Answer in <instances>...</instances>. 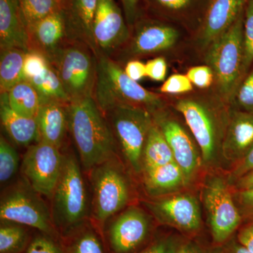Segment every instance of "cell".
Returning a JSON list of instances; mask_svg holds the SVG:
<instances>
[{"mask_svg":"<svg viewBox=\"0 0 253 253\" xmlns=\"http://www.w3.org/2000/svg\"><path fill=\"white\" fill-rule=\"evenodd\" d=\"M174 108L183 118L199 146L202 164L217 167L224 160L222 146L230 116L231 106L215 91L212 94L179 98Z\"/></svg>","mask_w":253,"mask_h":253,"instance_id":"1","label":"cell"},{"mask_svg":"<svg viewBox=\"0 0 253 253\" xmlns=\"http://www.w3.org/2000/svg\"><path fill=\"white\" fill-rule=\"evenodd\" d=\"M70 134L86 170L115 156L116 144L109 121L93 96L73 100L68 104Z\"/></svg>","mask_w":253,"mask_h":253,"instance_id":"2","label":"cell"},{"mask_svg":"<svg viewBox=\"0 0 253 253\" xmlns=\"http://www.w3.org/2000/svg\"><path fill=\"white\" fill-rule=\"evenodd\" d=\"M96 64L94 98L106 113L119 106L142 107L154 113L166 107L162 96L147 90L126 76L124 68L112 58L99 54Z\"/></svg>","mask_w":253,"mask_h":253,"instance_id":"3","label":"cell"},{"mask_svg":"<svg viewBox=\"0 0 253 253\" xmlns=\"http://www.w3.org/2000/svg\"><path fill=\"white\" fill-rule=\"evenodd\" d=\"M244 14L245 11L205 50L206 65L214 73V91L229 105L238 86L250 71L246 63Z\"/></svg>","mask_w":253,"mask_h":253,"instance_id":"4","label":"cell"},{"mask_svg":"<svg viewBox=\"0 0 253 253\" xmlns=\"http://www.w3.org/2000/svg\"><path fill=\"white\" fill-rule=\"evenodd\" d=\"M51 214L63 236L79 227L87 217V191L81 166L72 154L64 156L62 171L52 197Z\"/></svg>","mask_w":253,"mask_h":253,"instance_id":"5","label":"cell"},{"mask_svg":"<svg viewBox=\"0 0 253 253\" xmlns=\"http://www.w3.org/2000/svg\"><path fill=\"white\" fill-rule=\"evenodd\" d=\"M71 101L93 96L97 56L84 43L73 41L49 61Z\"/></svg>","mask_w":253,"mask_h":253,"instance_id":"6","label":"cell"},{"mask_svg":"<svg viewBox=\"0 0 253 253\" xmlns=\"http://www.w3.org/2000/svg\"><path fill=\"white\" fill-rule=\"evenodd\" d=\"M104 115L126 161L134 172H141L145 144L154 123L152 113L144 108L125 105Z\"/></svg>","mask_w":253,"mask_h":253,"instance_id":"7","label":"cell"},{"mask_svg":"<svg viewBox=\"0 0 253 253\" xmlns=\"http://www.w3.org/2000/svg\"><path fill=\"white\" fill-rule=\"evenodd\" d=\"M26 179L10 187L1 197L0 204L1 221H9L36 229L59 239L51 211Z\"/></svg>","mask_w":253,"mask_h":253,"instance_id":"8","label":"cell"},{"mask_svg":"<svg viewBox=\"0 0 253 253\" xmlns=\"http://www.w3.org/2000/svg\"><path fill=\"white\" fill-rule=\"evenodd\" d=\"M203 200L213 244L222 246L234 236L242 221L227 181L220 176H209L205 181Z\"/></svg>","mask_w":253,"mask_h":253,"instance_id":"9","label":"cell"},{"mask_svg":"<svg viewBox=\"0 0 253 253\" xmlns=\"http://www.w3.org/2000/svg\"><path fill=\"white\" fill-rule=\"evenodd\" d=\"M91 184L93 216L104 224L127 204L129 185L113 158L91 169Z\"/></svg>","mask_w":253,"mask_h":253,"instance_id":"10","label":"cell"},{"mask_svg":"<svg viewBox=\"0 0 253 253\" xmlns=\"http://www.w3.org/2000/svg\"><path fill=\"white\" fill-rule=\"evenodd\" d=\"M130 31V39L112 57L118 63L167 51L181 37L180 32L170 23L146 14L137 20Z\"/></svg>","mask_w":253,"mask_h":253,"instance_id":"11","label":"cell"},{"mask_svg":"<svg viewBox=\"0 0 253 253\" xmlns=\"http://www.w3.org/2000/svg\"><path fill=\"white\" fill-rule=\"evenodd\" d=\"M64 156L56 146L39 141L28 146L23 156L25 179L37 192L51 199L61 176Z\"/></svg>","mask_w":253,"mask_h":253,"instance_id":"12","label":"cell"},{"mask_svg":"<svg viewBox=\"0 0 253 253\" xmlns=\"http://www.w3.org/2000/svg\"><path fill=\"white\" fill-rule=\"evenodd\" d=\"M154 122L159 126L170 146L174 161L182 169L186 182L194 177L202 165L199 146L191 131L169 111L163 108L152 113Z\"/></svg>","mask_w":253,"mask_h":253,"instance_id":"13","label":"cell"},{"mask_svg":"<svg viewBox=\"0 0 253 253\" xmlns=\"http://www.w3.org/2000/svg\"><path fill=\"white\" fill-rule=\"evenodd\" d=\"M97 54L112 58L130 39L131 31L115 0H99L92 29Z\"/></svg>","mask_w":253,"mask_h":253,"instance_id":"14","label":"cell"},{"mask_svg":"<svg viewBox=\"0 0 253 253\" xmlns=\"http://www.w3.org/2000/svg\"><path fill=\"white\" fill-rule=\"evenodd\" d=\"M146 205L161 224L174 228L186 235H195L202 227L201 208L193 195H174Z\"/></svg>","mask_w":253,"mask_h":253,"instance_id":"15","label":"cell"},{"mask_svg":"<svg viewBox=\"0 0 253 253\" xmlns=\"http://www.w3.org/2000/svg\"><path fill=\"white\" fill-rule=\"evenodd\" d=\"M149 216L140 208L130 207L113 221L108 229V243L113 253H136L149 239Z\"/></svg>","mask_w":253,"mask_h":253,"instance_id":"16","label":"cell"},{"mask_svg":"<svg viewBox=\"0 0 253 253\" xmlns=\"http://www.w3.org/2000/svg\"><path fill=\"white\" fill-rule=\"evenodd\" d=\"M249 0H209L198 29L197 44L206 50L234 24L245 11Z\"/></svg>","mask_w":253,"mask_h":253,"instance_id":"17","label":"cell"},{"mask_svg":"<svg viewBox=\"0 0 253 253\" xmlns=\"http://www.w3.org/2000/svg\"><path fill=\"white\" fill-rule=\"evenodd\" d=\"M29 51L44 54L49 61L73 39L68 31L63 11L40 20L28 27Z\"/></svg>","mask_w":253,"mask_h":253,"instance_id":"18","label":"cell"},{"mask_svg":"<svg viewBox=\"0 0 253 253\" xmlns=\"http://www.w3.org/2000/svg\"><path fill=\"white\" fill-rule=\"evenodd\" d=\"M151 16L199 29L209 0H144Z\"/></svg>","mask_w":253,"mask_h":253,"instance_id":"19","label":"cell"},{"mask_svg":"<svg viewBox=\"0 0 253 253\" xmlns=\"http://www.w3.org/2000/svg\"><path fill=\"white\" fill-rule=\"evenodd\" d=\"M253 146V114L231 107L222 146L227 163H238Z\"/></svg>","mask_w":253,"mask_h":253,"instance_id":"20","label":"cell"},{"mask_svg":"<svg viewBox=\"0 0 253 253\" xmlns=\"http://www.w3.org/2000/svg\"><path fill=\"white\" fill-rule=\"evenodd\" d=\"M29 51V34L19 0H0V49Z\"/></svg>","mask_w":253,"mask_h":253,"instance_id":"21","label":"cell"},{"mask_svg":"<svg viewBox=\"0 0 253 253\" xmlns=\"http://www.w3.org/2000/svg\"><path fill=\"white\" fill-rule=\"evenodd\" d=\"M98 1L99 0H66L63 9L71 36L89 46L96 55L92 29Z\"/></svg>","mask_w":253,"mask_h":253,"instance_id":"22","label":"cell"},{"mask_svg":"<svg viewBox=\"0 0 253 253\" xmlns=\"http://www.w3.org/2000/svg\"><path fill=\"white\" fill-rule=\"evenodd\" d=\"M68 103L48 102L41 104L36 121L41 140L61 149L68 127Z\"/></svg>","mask_w":253,"mask_h":253,"instance_id":"23","label":"cell"},{"mask_svg":"<svg viewBox=\"0 0 253 253\" xmlns=\"http://www.w3.org/2000/svg\"><path fill=\"white\" fill-rule=\"evenodd\" d=\"M0 117L5 131L16 144L28 147L41 141L36 118L23 116L11 109L6 93L0 95Z\"/></svg>","mask_w":253,"mask_h":253,"instance_id":"24","label":"cell"},{"mask_svg":"<svg viewBox=\"0 0 253 253\" xmlns=\"http://www.w3.org/2000/svg\"><path fill=\"white\" fill-rule=\"evenodd\" d=\"M144 184L151 196L170 194L186 186L185 176L176 162L145 170Z\"/></svg>","mask_w":253,"mask_h":253,"instance_id":"25","label":"cell"},{"mask_svg":"<svg viewBox=\"0 0 253 253\" xmlns=\"http://www.w3.org/2000/svg\"><path fill=\"white\" fill-rule=\"evenodd\" d=\"M172 162L175 161L172 149L162 131L154 122L148 134L143 153L144 170Z\"/></svg>","mask_w":253,"mask_h":253,"instance_id":"26","label":"cell"},{"mask_svg":"<svg viewBox=\"0 0 253 253\" xmlns=\"http://www.w3.org/2000/svg\"><path fill=\"white\" fill-rule=\"evenodd\" d=\"M61 238L63 253H106L97 233L85 224Z\"/></svg>","mask_w":253,"mask_h":253,"instance_id":"27","label":"cell"},{"mask_svg":"<svg viewBox=\"0 0 253 253\" xmlns=\"http://www.w3.org/2000/svg\"><path fill=\"white\" fill-rule=\"evenodd\" d=\"M27 51L11 48L1 49L0 54V93L8 92L23 81V61Z\"/></svg>","mask_w":253,"mask_h":253,"instance_id":"28","label":"cell"},{"mask_svg":"<svg viewBox=\"0 0 253 253\" xmlns=\"http://www.w3.org/2000/svg\"><path fill=\"white\" fill-rule=\"evenodd\" d=\"M6 93L11 109L23 116L36 118L41 107V98L29 81L23 80Z\"/></svg>","mask_w":253,"mask_h":253,"instance_id":"29","label":"cell"},{"mask_svg":"<svg viewBox=\"0 0 253 253\" xmlns=\"http://www.w3.org/2000/svg\"><path fill=\"white\" fill-rule=\"evenodd\" d=\"M38 91L41 104L71 101L54 68L51 66L41 76L28 81Z\"/></svg>","mask_w":253,"mask_h":253,"instance_id":"30","label":"cell"},{"mask_svg":"<svg viewBox=\"0 0 253 253\" xmlns=\"http://www.w3.org/2000/svg\"><path fill=\"white\" fill-rule=\"evenodd\" d=\"M31 239L28 226L9 221H1L0 253H23Z\"/></svg>","mask_w":253,"mask_h":253,"instance_id":"31","label":"cell"},{"mask_svg":"<svg viewBox=\"0 0 253 253\" xmlns=\"http://www.w3.org/2000/svg\"><path fill=\"white\" fill-rule=\"evenodd\" d=\"M28 27L40 20L62 11L66 0H19Z\"/></svg>","mask_w":253,"mask_h":253,"instance_id":"32","label":"cell"},{"mask_svg":"<svg viewBox=\"0 0 253 253\" xmlns=\"http://www.w3.org/2000/svg\"><path fill=\"white\" fill-rule=\"evenodd\" d=\"M19 165L18 152L4 136L0 138V181H9L17 172Z\"/></svg>","mask_w":253,"mask_h":253,"instance_id":"33","label":"cell"},{"mask_svg":"<svg viewBox=\"0 0 253 253\" xmlns=\"http://www.w3.org/2000/svg\"><path fill=\"white\" fill-rule=\"evenodd\" d=\"M233 109L253 114V68L245 76L231 99Z\"/></svg>","mask_w":253,"mask_h":253,"instance_id":"34","label":"cell"},{"mask_svg":"<svg viewBox=\"0 0 253 253\" xmlns=\"http://www.w3.org/2000/svg\"><path fill=\"white\" fill-rule=\"evenodd\" d=\"M50 63L44 54L36 51H28L23 61V78L26 81L41 76L49 68Z\"/></svg>","mask_w":253,"mask_h":253,"instance_id":"35","label":"cell"},{"mask_svg":"<svg viewBox=\"0 0 253 253\" xmlns=\"http://www.w3.org/2000/svg\"><path fill=\"white\" fill-rule=\"evenodd\" d=\"M23 253H63L59 239L38 231Z\"/></svg>","mask_w":253,"mask_h":253,"instance_id":"36","label":"cell"},{"mask_svg":"<svg viewBox=\"0 0 253 253\" xmlns=\"http://www.w3.org/2000/svg\"><path fill=\"white\" fill-rule=\"evenodd\" d=\"M180 240L172 234L161 236L136 253H176Z\"/></svg>","mask_w":253,"mask_h":253,"instance_id":"37","label":"cell"},{"mask_svg":"<svg viewBox=\"0 0 253 253\" xmlns=\"http://www.w3.org/2000/svg\"><path fill=\"white\" fill-rule=\"evenodd\" d=\"M193 90V84L186 75L174 74L165 81L159 91L163 94H183Z\"/></svg>","mask_w":253,"mask_h":253,"instance_id":"38","label":"cell"},{"mask_svg":"<svg viewBox=\"0 0 253 253\" xmlns=\"http://www.w3.org/2000/svg\"><path fill=\"white\" fill-rule=\"evenodd\" d=\"M186 76L193 85L199 89H208L214 84V73L207 65L190 68L186 73Z\"/></svg>","mask_w":253,"mask_h":253,"instance_id":"39","label":"cell"},{"mask_svg":"<svg viewBox=\"0 0 253 253\" xmlns=\"http://www.w3.org/2000/svg\"><path fill=\"white\" fill-rule=\"evenodd\" d=\"M244 38L246 44V63L251 69L253 63V56L251 54V45L253 43V0H249L244 14Z\"/></svg>","mask_w":253,"mask_h":253,"instance_id":"40","label":"cell"},{"mask_svg":"<svg viewBox=\"0 0 253 253\" xmlns=\"http://www.w3.org/2000/svg\"><path fill=\"white\" fill-rule=\"evenodd\" d=\"M176 253H224L222 246H212L200 242L194 238H181Z\"/></svg>","mask_w":253,"mask_h":253,"instance_id":"41","label":"cell"},{"mask_svg":"<svg viewBox=\"0 0 253 253\" xmlns=\"http://www.w3.org/2000/svg\"><path fill=\"white\" fill-rule=\"evenodd\" d=\"M121 1L126 23L131 29L137 20L145 14L142 6L144 0H121Z\"/></svg>","mask_w":253,"mask_h":253,"instance_id":"42","label":"cell"},{"mask_svg":"<svg viewBox=\"0 0 253 253\" xmlns=\"http://www.w3.org/2000/svg\"><path fill=\"white\" fill-rule=\"evenodd\" d=\"M146 77L154 81L161 82L166 80L168 65L163 57H156L146 63Z\"/></svg>","mask_w":253,"mask_h":253,"instance_id":"43","label":"cell"},{"mask_svg":"<svg viewBox=\"0 0 253 253\" xmlns=\"http://www.w3.org/2000/svg\"><path fill=\"white\" fill-rule=\"evenodd\" d=\"M236 163L237 164L230 174L229 179L231 181H236L246 173L253 169V146L248 151L247 154L245 155L244 157Z\"/></svg>","mask_w":253,"mask_h":253,"instance_id":"44","label":"cell"},{"mask_svg":"<svg viewBox=\"0 0 253 253\" xmlns=\"http://www.w3.org/2000/svg\"><path fill=\"white\" fill-rule=\"evenodd\" d=\"M124 70L126 76L133 81L138 82L146 77V63L139 60H129L126 63Z\"/></svg>","mask_w":253,"mask_h":253,"instance_id":"45","label":"cell"},{"mask_svg":"<svg viewBox=\"0 0 253 253\" xmlns=\"http://www.w3.org/2000/svg\"><path fill=\"white\" fill-rule=\"evenodd\" d=\"M236 199L240 205V212L253 218V189L238 191Z\"/></svg>","mask_w":253,"mask_h":253,"instance_id":"46","label":"cell"},{"mask_svg":"<svg viewBox=\"0 0 253 253\" xmlns=\"http://www.w3.org/2000/svg\"><path fill=\"white\" fill-rule=\"evenodd\" d=\"M236 239L241 246L253 253V222L241 228Z\"/></svg>","mask_w":253,"mask_h":253,"instance_id":"47","label":"cell"},{"mask_svg":"<svg viewBox=\"0 0 253 253\" xmlns=\"http://www.w3.org/2000/svg\"><path fill=\"white\" fill-rule=\"evenodd\" d=\"M222 248L224 253H252L241 246L234 236L222 245Z\"/></svg>","mask_w":253,"mask_h":253,"instance_id":"48","label":"cell"},{"mask_svg":"<svg viewBox=\"0 0 253 253\" xmlns=\"http://www.w3.org/2000/svg\"><path fill=\"white\" fill-rule=\"evenodd\" d=\"M235 187L238 191L253 189V169L238 179Z\"/></svg>","mask_w":253,"mask_h":253,"instance_id":"49","label":"cell"},{"mask_svg":"<svg viewBox=\"0 0 253 253\" xmlns=\"http://www.w3.org/2000/svg\"><path fill=\"white\" fill-rule=\"evenodd\" d=\"M251 54H252L253 56V43L252 44V45H251Z\"/></svg>","mask_w":253,"mask_h":253,"instance_id":"50","label":"cell"}]
</instances>
